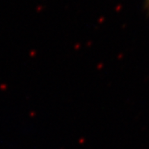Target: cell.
Here are the masks:
<instances>
[{
    "instance_id": "cell-1",
    "label": "cell",
    "mask_w": 149,
    "mask_h": 149,
    "mask_svg": "<svg viewBox=\"0 0 149 149\" xmlns=\"http://www.w3.org/2000/svg\"><path fill=\"white\" fill-rule=\"evenodd\" d=\"M145 6H146L147 9L149 10V0H146L145 1Z\"/></svg>"
}]
</instances>
